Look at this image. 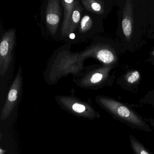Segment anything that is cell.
Wrapping results in <instances>:
<instances>
[{
    "instance_id": "obj_1",
    "label": "cell",
    "mask_w": 154,
    "mask_h": 154,
    "mask_svg": "<svg viewBox=\"0 0 154 154\" xmlns=\"http://www.w3.org/2000/svg\"><path fill=\"white\" fill-rule=\"evenodd\" d=\"M118 8L116 38L124 52L134 53L148 40L149 0H114Z\"/></svg>"
},
{
    "instance_id": "obj_2",
    "label": "cell",
    "mask_w": 154,
    "mask_h": 154,
    "mask_svg": "<svg viewBox=\"0 0 154 154\" xmlns=\"http://www.w3.org/2000/svg\"><path fill=\"white\" fill-rule=\"evenodd\" d=\"M85 61L80 53L72 52L71 44H65L54 51L44 72V78L48 84L53 85L69 75L78 77L85 70Z\"/></svg>"
},
{
    "instance_id": "obj_3",
    "label": "cell",
    "mask_w": 154,
    "mask_h": 154,
    "mask_svg": "<svg viewBox=\"0 0 154 154\" xmlns=\"http://www.w3.org/2000/svg\"><path fill=\"white\" fill-rule=\"evenodd\" d=\"M103 35L94 37L91 44L79 53L80 56L84 60L94 58L103 65L116 68L120 56L125 52L117 38Z\"/></svg>"
},
{
    "instance_id": "obj_4",
    "label": "cell",
    "mask_w": 154,
    "mask_h": 154,
    "mask_svg": "<svg viewBox=\"0 0 154 154\" xmlns=\"http://www.w3.org/2000/svg\"><path fill=\"white\" fill-rule=\"evenodd\" d=\"M95 101L101 108L113 119L131 128L147 132L152 131L146 120L129 104L105 95L96 96Z\"/></svg>"
},
{
    "instance_id": "obj_5",
    "label": "cell",
    "mask_w": 154,
    "mask_h": 154,
    "mask_svg": "<svg viewBox=\"0 0 154 154\" xmlns=\"http://www.w3.org/2000/svg\"><path fill=\"white\" fill-rule=\"evenodd\" d=\"M115 68L102 64L89 66L81 75L73 78V81L77 86L83 89L97 90L112 86L116 79Z\"/></svg>"
},
{
    "instance_id": "obj_6",
    "label": "cell",
    "mask_w": 154,
    "mask_h": 154,
    "mask_svg": "<svg viewBox=\"0 0 154 154\" xmlns=\"http://www.w3.org/2000/svg\"><path fill=\"white\" fill-rule=\"evenodd\" d=\"M17 45L15 29L3 33L0 43V85L1 89L8 87L12 80L15 63V50Z\"/></svg>"
},
{
    "instance_id": "obj_7",
    "label": "cell",
    "mask_w": 154,
    "mask_h": 154,
    "mask_svg": "<svg viewBox=\"0 0 154 154\" xmlns=\"http://www.w3.org/2000/svg\"><path fill=\"white\" fill-rule=\"evenodd\" d=\"M104 32L103 19L84 10L80 26L75 35V40L77 43L85 42Z\"/></svg>"
},
{
    "instance_id": "obj_8",
    "label": "cell",
    "mask_w": 154,
    "mask_h": 154,
    "mask_svg": "<svg viewBox=\"0 0 154 154\" xmlns=\"http://www.w3.org/2000/svg\"><path fill=\"white\" fill-rule=\"evenodd\" d=\"M55 99L59 105L73 114H79L91 120L100 117V113L91 105L74 96L58 95L56 96Z\"/></svg>"
},
{
    "instance_id": "obj_9",
    "label": "cell",
    "mask_w": 154,
    "mask_h": 154,
    "mask_svg": "<svg viewBox=\"0 0 154 154\" xmlns=\"http://www.w3.org/2000/svg\"><path fill=\"white\" fill-rule=\"evenodd\" d=\"M23 88L22 68L20 65L17 72L9 88L5 104L2 110L1 119L5 120L8 118L20 101Z\"/></svg>"
},
{
    "instance_id": "obj_10",
    "label": "cell",
    "mask_w": 154,
    "mask_h": 154,
    "mask_svg": "<svg viewBox=\"0 0 154 154\" xmlns=\"http://www.w3.org/2000/svg\"><path fill=\"white\" fill-rule=\"evenodd\" d=\"M60 0H48L45 12V23L48 32L54 38L58 37L59 28L63 15Z\"/></svg>"
},
{
    "instance_id": "obj_11",
    "label": "cell",
    "mask_w": 154,
    "mask_h": 154,
    "mask_svg": "<svg viewBox=\"0 0 154 154\" xmlns=\"http://www.w3.org/2000/svg\"><path fill=\"white\" fill-rule=\"evenodd\" d=\"M80 2L85 10L103 20L107 17L115 6L114 0H82Z\"/></svg>"
},
{
    "instance_id": "obj_12",
    "label": "cell",
    "mask_w": 154,
    "mask_h": 154,
    "mask_svg": "<svg viewBox=\"0 0 154 154\" xmlns=\"http://www.w3.org/2000/svg\"><path fill=\"white\" fill-rule=\"evenodd\" d=\"M140 80V72L136 69H130L117 78L116 84L122 89L135 93L138 90Z\"/></svg>"
},
{
    "instance_id": "obj_13",
    "label": "cell",
    "mask_w": 154,
    "mask_h": 154,
    "mask_svg": "<svg viewBox=\"0 0 154 154\" xmlns=\"http://www.w3.org/2000/svg\"><path fill=\"white\" fill-rule=\"evenodd\" d=\"M63 9V18L60 29L58 37L66 40L69 26L70 19L75 6L79 2L78 0H60Z\"/></svg>"
},
{
    "instance_id": "obj_14",
    "label": "cell",
    "mask_w": 154,
    "mask_h": 154,
    "mask_svg": "<svg viewBox=\"0 0 154 154\" xmlns=\"http://www.w3.org/2000/svg\"><path fill=\"white\" fill-rule=\"evenodd\" d=\"M84 10L81 2L79 1L77 5L75 6L73 11L72 13V17L69 22L68 30H67L66 39L69 38L70 37V36L71 35L75 36V35L80 26Z\"/></svg>"
},
{
    "instance_id": "obj_15",
    "label": "cell",
    "mask_w": 154,
    "mask_h": 154,
    "mask_svg": "<svg viewBox=\"0 0 154 154\" xmlns=\"http://www.w3.org/2000/svg\"><path fill=\"white\" fill-rule=\"evenodd\" d=\"M130 144L134 154H153L134 136H129Z\"/></svg>"
},
{
    "instance_id": "obj_16",
    "label": "cell",
    "mask_w": 154,
    "mask_h": 154,
    "mask_svg": "<svg viewBox=\"0 0 154 154\" xmlns=\"http://www.w3.org/2000/svg\"><path fill=\"white\" fill-rule=\"evenodd\" d=\"M148 39H154V0H149Z\"/></svg>"
},
{
    "instance_id": "obj_17",
    "label": "cell",
    "mask_w": 154,
    "mask_h": 154,
    "mask_svg": "<svg viewBox=\"0 0 154 154\" xmlns=\"http://www.w3.org/2000/svg\"><path fill=\"white\" fill-rule=\"evenodd\" d=\"M142 104H148L154 107V90L149 91L145 96L140 100Z\"/></svg>"
},
{
    "instance_id": "obj_18",
    "label": "cell",
    "mask_w": 154,
    "mask_h": 154,
    "mask_svg": "<svg viewBox=\"0 0 154 154\" xmlns=\"http://www.w3.org/2000/svg\"><path fill=\"white\" fill-rule=\"evenodd\" d=\"M146 61L150 63L152 65L154 66V48L150 51L148 59Z\"/></svg>"
},
{
    "instance_id": "obj_19",
    "label": "cell",
    "mask_w": 154,
    "mask_h": 154,
    "mask_svg": "<svg viewBox=\"0 0 154 154\" xmlns=\"http://www.w3.org/2000/svg\"><path fill=\"white\" fill-rule=\"evenodd\" d=\"M147 121L149 123L154 130V119L153 118H149L147 119Z\"/></svg>"
},
{
    "instance_id": "obj_20",
    "label": "cell",
    "mask_w": 154,
    "mask_h": 154,
    "mask_svg": "<svg viewBox=\"0 0 154 154\" xmlns=\"http://www.w3.org/2000/svg\"><path fill=\"white\" fill-rule=\"evenodd\" d=\"M6 152V150L2 149V148H0V154H5V152Z\"/></svg>"
}]
</instances>
